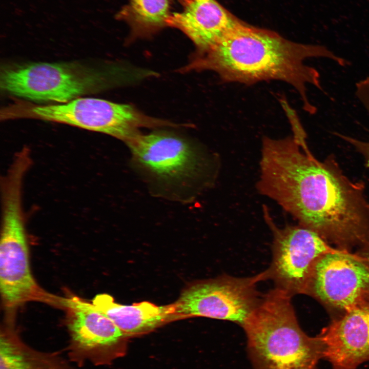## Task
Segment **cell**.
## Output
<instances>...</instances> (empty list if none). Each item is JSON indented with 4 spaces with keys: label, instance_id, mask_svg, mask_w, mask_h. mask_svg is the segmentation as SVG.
<instances>
[{
    "label": "cell",
    "instance_id": "1",
    "mask_svg": "<svg viewBox=\"0 0 369 369\" xmlns=\"http://www.w3.org/2000/svg\"><path fill=\"white\" fill-rule=\"evenodd\" d=\"M259 193L341 250L369 242V202L332 158L323 161L303 150L293 136L262 139Z\"/></svg>",
    "mask_w": 369,
    "mask_h": 369
},
{
    "label": "cell",
    "instance_id": "2",
    "mask_svg": "<svg viewBox=\"0 0 369 369\" xmlns=\"http://www.w3.org/2000/svg\"><path fill=\"white\" fill-rule=\"evenodd\" d=\"M323 58L344 67L348 62L326 46L297 43L268 30L240 23L219 43L200 54L193 64L198 69L216 72L225 82L251 85L269 80L286 82L297 91L303 108L317 111L309 99L306 86L321 91L319 72L304 61Z\"/></svg>",
    "mask_w": 369,
    "mask_h": 369
},
{
    "label": "cell",
    "instance_id": "3",
    "mask_svg": "<svg viewBox=\"0 0 369 369\" xmlns=\"http://www.w3.org/2000/svg\"><path fill=\"white\" fill-rule=\"evenodd\" d=\"M292 296L275 288L260 301L241 326L258 369H318L323 357L319 337L301 329Z\"/></svg>",
    "mask_w": 369,
    "mask_h": 369
},
{
    "label": "cell",
    "instance_id": "4",
    "mask_svg": "<svg viewBox=\"0 0 369 369\" xmlns=\"http://www.w3.org/2000/svg\"><path fill=\"white\" fill-rule=\"evenodd\" d=\"M115 71L78 61L12 63L1 68L0 87L25 100L63 104L111 86Z\"/></svg>",
    "mask_w": 369,
    "mask_h": 369
},
{
    "label": "cell",
    "instance_id": "5",
    "mask_svg": "<svg viewBox=\"0 0 369 369\" xmlns=\"http://www.w3.org/2000/svg\"><path fill=\"white\" fill-rule=\"evenodd\" d=\"M6 115L8 119L29 118L69 125L125 142L139 133L140 128L172 126L146 115L131 105L93 97L48 105L20 101L8 106Z\"/></svg>",
    "mask_w": 369,
    "mask_h": 369
},
{
    "label": "cell",
    "instance_id": "6",
    "mask_svg": "<svg viewBox=\"0 0 369 369\" xmlns=\"http://www.w3.org/2000/svg\"><path fill=\"white\" fill-rule=\"evenodd\" d=\"M267 279L266 270L252 277L224 275L193 283L172 304L175 320L204 317L242 326L260 301L257 283Z\"/></svg>",
    "mask_w": 369,
    "mask_h": 369
},
{
    "label": "cell",
    "instance_id": "7",
    "mask_svg": "<svg viewBox=\"0 0 369 369\" xmlns=\"http://www.w3.org/2000/svg\"><path fill=\"white\" fill-rule=\"evenodd\" d=\"M1 221L0 291L5 307L12 309L30 301L61 306L62 297L41 288L31 272L23 205L5 204Z\"/></svg>",
    "mask_w": 369,
    "mask_h": 369
},
{
    "label": "cell",
    "instance_id": "8",
    "mask_svg": "<svg viewBox=\"0 0 369 369\" xmlns=\"http://www.w3.org/2000/svg\"><path fill=\"white\" fill-rule=\"evenodd\" d=\"M304 294L340 316L369 300V269L350 251L327 252L312 267Z\"/></svg>",
    "mask_w": 369,
    "mask_h": 369
},
{
    "label": "cell",
    "instance_id": "9",
    "mask_svg": "<svg viewBox=\"0 0 369 369\" xmlns=\"http://www.w3.org/2000/svg\"><path fill=\"white\" fill-rule=\"evenodd\" d=\"M264 217L273 234V258L266 270L275 288L291 296L304 294L312 267L331 247L314 231L300 225L278 228L263 208Z\"/></svg>",
    "mask_w": 369,
    "mask_h": 369
},
{
    "label": "cell",
    "instance_id": "10",
    "mask_svg": "<svg viewBox=\"0 0 369 369\" xmlns=\"http://www.w3.org/2000/svg\"><path fill=\"white\" fill-rule=\"evenodd\" d=\"M126 143L135 164L160 183L188 186L202 172L200 152L179 136L165 132H139Z\"/></svg>",
    "mask_w": 369,
    "mask_h": 369
},
{
    "label": "cell",
    "instance_id": "11",
    "mask_svg": "<svg viewBox=\"0 0 369 369\" xmlns=\"http://www.w3.org/2000/svg\"><path fill=\"white\" fill-rule=\"evenodd\" d=\"M62 305L69 312L68 350L72 360L104 365L125 355L127 337L92 302L72 296L63 298Z\"/></svg>",
    "mask_w": 369,
    "mask_h": 369
},
{
    "label": "cell",
    "instance_id": "12",
    "mask_svg": "<svg viewBox=\"0 0 369 369\" xmlns=\"http://www.w3.org/2000/svg\"><path fill=\"white\" fill-rule=\"evenodd\" d=\"M317 336L333 369H355L369 361V300L335 317Z\"/></svg>",
    "mask_w": 369,
    "mask_h": 369
},
{
    "label": "cell",
    "instance_id": "13",
    "mask_svg": "<svg viewBox=\"0 0 369 369\" xmlns=\"http://www.w3.org/2000/svg\"><path fill=\"white\" fill-rule=\"evenodd\" d=\"M181 12L171 13L166 26L180 30L201 54L219 43L241 22L216 0H193Z\"/></svg>",
    "mask_w": 369,
    "mask_h": 369
},
{
    "label": "cell",
    "instance_id": "14",
    "mask_svg": "<svg viewBox=\"0 0 369 369\" xmlns=\"http://www.w3.org/2000/svg\"><path fill=\"white\" fill-rule=\"evenodd\" d=\"M92 303L127 337L149 333L175 320L172 304L158 306L149 301L121 304L108 294L95 296Z\"/></svg>",
    "mask_w": 369,
    "mask_h": 369
},
{
    "label": "cell",
    "instance_id": "15",
    "mask_svg": "<svg viewBox=\"0 0 369 369\" xmlns=\"http://www.w3.org/2000/svg\"><path fill=\"white\" fill-rule=\"evenodd\" d=\"M12 332H1L0 369H76L59 357L29 348Z\"/></svg>",
    "mask_w": 369,
    "mask_h": 369
},
{
    "label": "cell",
    "instance_id": "16",
    "mask_svg": "<svg viewBox=\"0 0 369 369\" xmlns=\"http://www.w3.org/2000/svg\"><path fill=\"white\" fill-rule=\"evenodd\" d=\"M170 14L168 0H129L117 16L127 20L135 31L150 33L166 26Z\"/></svg>",
    "mask_w": 369,
    "mask_h": 369
},
{
    "label": "cell",
    "instance_id": "17",
    "mask_svg": "<svg viewBox=\"0 0 369 369\" xmlns=\"http://www.w3.org/2000/svg\"><path fill=\"white\" fill-rule=\"evenodd\" d=\"M355 95L369 115V77L356 83ZM335 135L351 145L363 157L369 168V140H361L350 136L335 133Z\"/></svg>",
    "mask_w": 369,
    "mask_h": 369
},
{
    "label": "cell",
    "instance_id": "18",
    "mask_svg": "<svg viewBox=\"0 0 369 369\" xmlns=\"http://www.w3.org/2000/svg\"><path fill=\"white\" fill-rule=\"evenodd\" d=\"M283 103V108L286 112V114L290 119L292 129L293 133L292 135L295 139L298 144L300 146L303 151L305 152L310 153H311L310 150L306 139V134L302 127L299 119L294 110L291 109L289 106H287L286 103Z\"/></svg>",
    "mask_w": 369,
    "mask_h": 369
},
{
    "label": "cell",
    "instance_id": "19",
    "mask_svg": "<svg viewBox=\"0 0 369 369\" xmlns=\"http://www.w3.org/2000/svg\"><path fill=\"white\" fill-rule=\"evenodd\" d=\"M369 269V242L357 249L355 253Z\"/></svg>",
    "mask_w": 369,
    "mask_h": 369
},
{
    "label": "cell",
    "instance_id": "20",
    "mask_svg": "<svg viewBox=\"0 0 369 369\" xmlns=\"http://www.w3.org/2000/svg\"><path fill=\"white\" fill-rule=\"evenodd\" d=\"M184 6L192 2L193 0H178Z\"/></svg>",
    "mask_w": 369,
    "mask_h": 369
}]
</instances>
